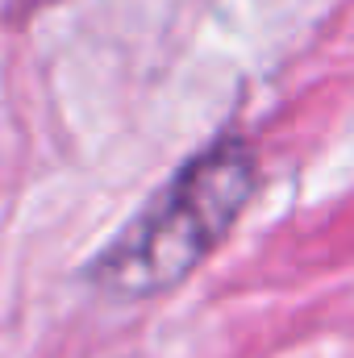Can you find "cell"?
<instances>
[{
    "label": "cell",
    "mask_w": 354,
    "mask_h": 358,
    "mask_svg": "<svg viewBox=\"0 0 354 358\" xmlns=\"http://www.w3.org/2000/svg\"><path fill=\"white\" fill-rule=\"evenodd\" d=\"M255 192V159L242 142H221L138 217L96 263V283L113 296H155L179 283L238 221Z\"/></svg>",
    "instance_id": "6da1fadb"
}]
</instances>
